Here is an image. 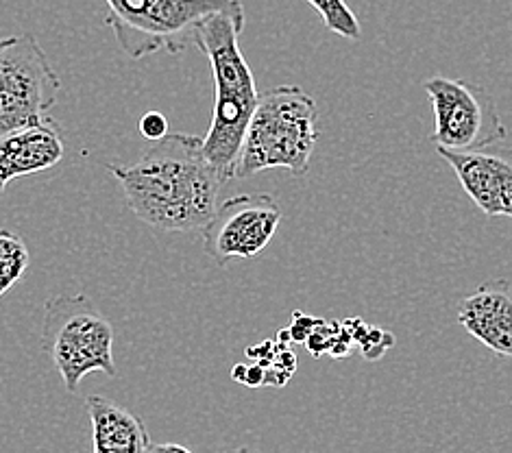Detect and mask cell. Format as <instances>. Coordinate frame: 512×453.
<instances>
[{"mask_svg": "<svg viewBox=\"0 0 512 453\" xmlns=\"http://www.w3.org/2000/svg\"><path fill=\"white\" fill-rule=\"evenodd\" d=\"M129 210L160 231H203L218 210L223 179L205 155L203 138L168 133L151 142L136 164H109Z\"/></svg>", "mask_w": 512, "mask_h": 453, "instance_id": "cell-1", "label": "cell"}, {"mask_svg": "<svg viewBox=\"0 0 512 453\" xmlns=\"http://www.w3.org/2000/svg\"><path fill=\"white\" fill-rule=\"evenodd\" d=\"M245 9L216 11L194 31V46L210 61L216 101L210 129L203 138L205 155L223 181L236 179L242 144L260 103L255 77L240 51Z\"/></svg>", "mask_w": 512, "mask_h": 453, "instance_id": "cell-2", "label": "cell"}, {"mask_svg": "<svg viewBox=\"0 0 512 453\" xmlns=\"http://www.w3.org/2000/svg\"><path fill=\"white\" fill-rule=\"evenodd\" d=\"M319 140V107L297 85H279L260 96L242 144L238 179L284 168L303 177Z\"/></svg>", "mask_w": 512, "mask_h": 453, "instance_id": "cell-3", "label": "cell"}, {"mask_svg": "<svg viewBox=\"0 0 512 453\" xmlns=\"http://www.w3.org/2000/svg\"><path fill=\"white\" fill-rule=\"evenodd\" d=\"M42 347L75 395L83 377L101 371L116 377L114 327L85 295L48 299L42 321Z\"/></svg>", "mask_w": 512, "mask_h": 453, "instance_id": "cell-4", "label": "cell"}, {"mask_svg": "<svg viewBox=\"0 0 512 453\" xmlns=\"http://www.w3.org/2000/svg\"><path fill=\"white\" fill-rule=\"evenodd\" d=\"M240 5V0H105V24L131 59L177 55L194 42V31L207 16Z\"/></svg>", "mask_w": 512, "mask_h": 453, "instance_id": "cell-5", "label": "cell"}, {"mask_svg": "<svg viewBox=\"0 0 512 453\" xmlns=\"http://www.w3.org/2000/svg\"><path fill=\"white\" fill-rule=\"evenodd\" d=\"M62 81L31 33L0 38V136L40 125Z\"/></svg>", "mask_w": 512, "mask_h": 453, "instance_id": "cell-6", "label": "cell"}, {"mask_svg": "<svg viewBox=\"0 0 512 453\" xmlns=\"http://www.w3.org/2000/svg\"><path fill=\"white\" fill-rule=\"evenodd\" d=\"M430 96L436 129V149L475 151L506 140V125L493 96L482 85L465 79L432 77L423 83Z\"/></svg>", "mask_w": 512, "mask_h": 453, "instance_id": "cell-7", "label": "cell"}, {"mask_svg": "<svg viewBox=\"0 0 512 453\" xmlns=\"http://www.w3.org/2000/svg\"><path fill=\"white\" fill-rule=\"evenodd\" d=\"M282 223V210L268 194H238L227 199L203 229V249L218 266L251 260L262 253Z\"/></svg>", "mask_w": 512, "mask_h": 453, "instance_id": "cell-8", "label": "cell"}, {"mask_svg": "<svg viewBox=\"0 0 512 453\" xmlns=\"http://www.w3.org/2000/svg\"><path fill=\"white\" fill-rule=\"evenodd\" d=\"M486 216L512 218V144L497 142L475 151L436 149Z\"/></svg>", "mask_w": 512, "mask_h": 453, "instance_id": "cell-9", "label": "cell"}, {"mask_svg": "<svg viewBox=\"0 0 512 453\" xmlns=\"http://www.w3.org/2000/svg\"><path fill=\"white\" fill-rule=\"evenodd\" d=\"M458 323L486 349L512 360V286L486 281L458 303Z\"/></svg>", "mask_w": 512, "mask_h": 453, "instance_id": "cell-10", "label": "cell"}, {"mask_svg": "<svg viewBox=\"0 0 512 453\" xmlns=\"http://www.w3.org/2000/svg\"><path fill=\"white\" fill-rule=\"evenodd\" d=\"M66 155L64 133L53 118L0 136V197L14 179L57 166Z\"/></svg>", "mask_w": 512, "mask_h": 453, "instance_id": "cell-11", "label": "cell"}, {"mask_svg": "<svg viewBox=\"0 0 512 453\" xmlns=\"http://www.w3.org/2000/svg\"><path fill=\"white\" fill-rule=\"evenodd\" d=\"M92 425V453H146L149 430L138 414L101 395L85 399Z\"/></svg>", "mask_w": 512, "mask_h": 453, "instance_id": "cell-12", "label": "cell"}, {"mask_svg": "<svg viewBox=\"0 0 512 453\" xmlns=\"http://www.w3.org/2000/svg\"><path fill=\"white\" fill-rule=\"evenodd\" d=\"M31 253L27 244L14 231L0 229V301L27 273Z\"/></svg>", "mask_w": 512, "mask_h": 453, "instance_id": "cell-13", "label": "cell"}, {"mask_svg": "<svg viewBox=\"0 0 512 453\" xmlns=\"http://www.w3.org/2000/svg\"><path fill=\"white\" fill-rule=\"evenodd\" d=\"M308 5H312L316 11H319L325 27L332 33L340 35V38L345 40L362 38L360 20L356 18V14H353L345 0H308Z\"/></svg>", "mask_w": 512, "mask_h": 453, "instance_id": "cell-14", "label": "cell"}, {"mask_svg": "<svg viewBox=\"0 0 512 453\" xmlns=\"http://www.w3.org/2000/svg\"><path fill=\"white\" fill-rule=\"evenodd\" d=\"M138 131L144 140L160 142L168 136V120L160 112H146L138 122Z\"/></svg>", "mask_w": 512, "mask_h": 453, "instance_id": "cell-15", "label": "cell"}, {"mask_svg": "<svg viewBox=\"0 0 512 453\" xmlns=\"http://www.w3.org/2000/svg\"><path fill=\"white\" fill-rule=\"evenodd\" d=\"M146 453H192V451L179 443H151Z\"/></svg>", "mask_w": 512, "mask_h": 453, "instance_id": "cell-16", "label": "cell"}, {"mask_svg": "<svg viewBox=\"0 0 512 453\" xmlns=\"http://www.w3.org/2000/svg\"><path fill=\"white\" fill-rule=\"evenodd\" d=\"M221 453H255V451L249 447H236V449H223Z\"/></svg>", "mask_w": 512, "mask_h": 453, "instance_id": "cell-17", "label": "cell"}]
</instances>
